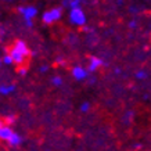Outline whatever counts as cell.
<instances>
[{
    "label": "cell",
    "mask_w": 151,
    "mask_h": 151,
    "mask_svg": "<svg viewBox=\"0 0 151 151\" xmlns=\"http://www.w3.org/2000/svg\"><path fill=\"white\" fill-rule=\"evenodd\" d=\"M9 54L13 57L15 64L21 65V64H24V61H25L27 57L29 55V49H28V46L24 43L22 40H15L14 42V45H13V47L10 49Z\"/></svg>",
    "instance_id": "1"
},
{
    "label": "cell",
    "mask_w": 151,
    "mask_h": 151,
    "mask_svg": "<svg viewBox=\"0 0 151 151\" xmlns=\"http://www.w3.org/2000/svg\"><path fill=\"white\" fill-rule=\"evenodd\" d=\"M69 21L73 25H79L83 27L86 24V15L83 13V10L81 7H75V9H69Z\"/></svg>",
    "instance_id": "2"
},
{
    "label": "cell",
    "mask_w": 151,
    "mask_h": 151,
    "mask_svg": "<svg viewBox=\"0 0 151 151\" xmlns=\"http://www.w3.org/2000/svg\"><path fill=\"white\" fill-rule=\"evenodd\" d=\"M61 14H63L61 9H60V7H54V9H51V10H49V11H46V13H43L42 19H43L45 24H53L61 18Z\"/></svg>",
    "instance_id": "3"
},
{
    "label": "cell",
    "mask_w": 151,
    "mask_h": 151,
    "mask_svg": "<svg viewBox=\"0 0 151 151\" xmlns=\"http://www.w3.org/2000/svg\"><path fill=\"white\" fill-rule=\"evenodd\" d=\"M18 11L24 15V19L25 21H31V19L37 14V10L33 7V6H28V7H19Z\"/></svg>",
    "instance_id": "4"
},
{
    "label": "cell",
    "mask_w": 151,
    "mask_h": 151,
    "mask_svg": "<svg viewBox=\"0 0 151 151\" xmlns=\"http://www.w3.org/2000/svg\"><path fill=\"white\" fill-rule=\"evenodd\" d=\"M71 73H72V76L76 81H82V79H85L87 76V71L85 68H82V67H79V65H75L71 69Z\"/></svg>",
    "instance_id": "5"
},
{
    "label": "cell",
    "mask_w": 151,
    "mask_h": 151,
    "mask_svg": "<svg viewBox=\"0 0 151 151\" xmlns=\"http://www.w3.org/2000/svg\"><path fill=\"white\" fill-rule=\"evenodd\" d=\"M13 129L10 128L9 125L3 124L1 126H0V139L1 140H9L11 136H13Z\"/></svg>",
    "instance_id": "6"
},
{
    "label": "cell",
    "mask_w": 151,
    "mask_h": 151,
    "mask_svg": "<svg viewBox=\"0 0 151 151\" xmlns=\"http://www.w3.org/2000/svg\"><path fill=\"white\" fill-rule=\"evenodd\" d=\"M100 65H103V61H101L99 57L93 55V57H90V58H89V71H90V72L96 71Z\"/></svg>",
    "instance_id": "7"
},
{
    "label": "cell",
    "mask_w": 151,
    "mask_h": 151,
    "mask_svg": "<svg viewBox=\"0 0 151 151\" xmlns=\"http://www.w3.org/2000/svg\"><path fill=\"white\" fill-rule=\"evenodd\" d=\"M7 142H9L10 146L15 147V146H19V144H21V142H22V137L19 136L18 133L14 132V133H13V136H11V137H10L9 140H7Z\"/></svg>",
    "instance_id": "8"
},
{
    "label": "cell",
    "mask_w": 151,
    "mask_h": 151,
    "mask_svg": "<svg viewBox=\"0 0 151 151\" xmlns=\"http://www.w3.org/2000/svg\"><path fill=\"white\" fill-rule=\"evenodd\" d=\"M14 89H15V86H14V85H9V86H1V89H0V93H1V94H9V93L14 92Z\"/></svg>",
    "instance_id": "9"
},
{
    "label": "cell",
    "mask_w": 151,
    "mask_h": 151,
    "mask_svg": "<svg viewBox=\"0 0 151 151\" xmlns=\"http://www.w3.org/2000/svg\"><path fill=\"white\" fill-rule=\"evenodd\" d=\"M1 61H3V64H6V65H11L14 63L13 57H11L10 54H4V55H3V60H1Z\"/></svg>",
    "instance_id": "10"
},
{
    "label": "cell",
    "mask_w": 151,
    "mask_h": 151,
    "mask_svg": "<svg viewBox=\"0 0 151 151\" xmlns=\"http://www.w3.org/2000/svg\"><path fill=\"white\" fill-rule=\"evenodd\" d=\"M3 121H4V124H6V125H11V124H14V122H15V115H7V116H6V118L3 119Z\"/></svg>",
    "instance_id": "11"
},
{
    "label": "cell",
    "mask_w": 151,
    "mask_h": 151,
    "mask_svg": "<svg viewBox=\"0 0 151 151\" xmlns=\"http://www.w3.org/2000/svg\"><path fill=\"white\" fill-rule=\"evenodd\" d=\"M51 83H53L54 86H60V85L63 83V79L60 78V76H53V79H51Z\"/></svg>",
    "instance_id": "12"
},
{
    "label": "cell",
    "mask_w": 151,
    "mask_h": 151,
    "mask_svg": "<svg viewBox=\"0 0 151 151\" xmlns=\"http://www.w3.org/2000/svg\"><path fill=\"white\" fill-rule=\"evenodd\" d=\"M79 3L81 0H69V9H75V7H79Z\"/></svg>",
    "instance_id": "13"
},
{
    "label": "cell",
    "mask_w": 151,
    "mask_h": 151,
    "mask_svg": "<svg viewBox=\"0 0 151 151\" xmlns=\"http://www.w3.org/2000/svg\"><path fill=\"white\" fill-rule=\"evenodd\" d=\"M89 107H90V104H89L87 101L82 103V104H81V110H82V112H86V111H89Z\"/></svg>",
    "instance_id": "14"
},
{
    "label": "cell",
    "mask_w": 151,
    "mask_h": 151,
    "mask_svg": "<svg viewBox=\"0 0 151 151\" xmlns=\"http://www.w3.org/2000/svg\"><path fill=\"white\" fill-rule=\"evenodd\" d=\"M146 71H137V72H136V78L137 79H144L146 78Z\"/></svg>",
    "instance_id": "15"
},
{
    "label": "cell",
    "mask_w": 151,
    "mask_h": 151,
    "mask_svg": "<svg viewBox=\"0 0 151 151\" xmlns=\"http://www.w3.org/2000/svg\"><path fill=\"white\" fill-rule=\"evenodd\" d=\"M27 71H28L27 67H24V65H21V68L18 69V73H19V75H27Z\"/></svg>",
    "instance_id": "16"
},
{
    "label": "cell",
    "mask_w": 151,
    "mask_h": 151,
    "mask_svg": "<svg viewBox=\"0 0 151 151\" xmlns=\"http://www.w3.org/2000/svg\"><path fill=\"white\" fill-rule=\"evenodd\" d=\"M46 71H47V65H43L40 68V72H46Z\"/></svg>",
    "instance_id": "17"
},
{
    "label": "cell",
    "mask_w": 151,
    "mask_h": 151,
    "mask_svg": "<svg viewBox=\"0 0 151 151\" xmlns=\"http://www.w3.org/2000/svg\"><path fill=\"white\" fill-rule=\"evenodd\" d=\"M129 27H130V28H134V27H136V22H134V21H132V22L129 24Z\"/></svg>",
    "instance_id": "18"
}]
</instances>
